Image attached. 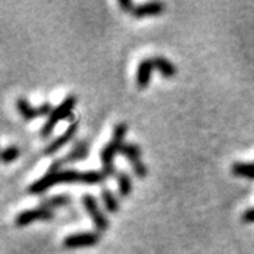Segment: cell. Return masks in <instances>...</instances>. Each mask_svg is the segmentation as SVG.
<instances>
[{"label":"cell","instance_id":"cell-5","mask_svg":"<svg viewBox=\"0 0 254 254\" xmlns=\"http://www.w3.org/2000/svg\"><path fill=\"white\" fill-rule=\"evenodd\" d=\"M16 108H17L18 113H20V116L24 119V120H33V119L40 118V116H46V115H51V112H53V106L46 102V103H43L41 106H38V108H33L30 103H28L27 99H24V98H18L17 102H16Z\"/></svg>","mask_w":254,"mask_h":254},{"label":"cell","instance_id":"cell-18","mask_svg":"<svg viewBox=\"0 0 254 254\" xmlns=\"http://www.w3.org/2000/svg\"><path fill=\"white\" fill-rule=\"evenodd\" d=\"M69 200L71 199L68 196H65V195H55V196H51L50 199L44 200L41 203V206H44V208L51 210L53 208H63V206L69 203Z\"/></svg>","mask_w":254,"mask_h":254},{"label":"cell","instance_id":"cell-2","mask_svg":"<svg viewBox=\"0 0 254 254\" xmlns=\"http://www.w3.org/2000/svg\"><path fill=\"white\" fill-rule=\"evenodd\" d=\"M82 173H78L75 170H63L57 173H47L44 177L34 181L28 187V192L33 195H40L47 190L53 188L54 185L61 184H81Z\"/></svg>","mask_w":254,"mask_h":254},{"label":"cell","instance_id":"cell-15","mask_svg":"<svg viewBox=\"0 0 254 254\" xmlns=\"http://www.w3.org/2000/svg\"><path fill=\"white\" fill-rule=\"evenodd\" d=\"M232 174L236 177L254 180V163H235L232 165Z\"/></svg>","mask_w":254,"mask_h":254},{"label":"cell","instance_id":"cell-3","mask_svg":"<svg viewBox=\"0 0 254 254\" xmlns=\"http://www.w3.org/2000/svg\"><path fill=\"white\" fill-rule=\"evenodd\" d=\"M75 105H76V98H75L73 95H68V96H66V98H65V99L51 112V115L48 116L46 125L41 128V136L48 137L53 133L55 125H57L58 122L71 118V113H72Z\"/></svg>","mask_w":254,"mask_h":254},{"label":"cell","instance_id":"cell-1","mask_svg":"<svg viewBox=\"0 0 254 254\" xmlns=\"http://www.w3.org/2000/svg\"><path fill=\"white\" fill-rule=\"evenodd\" d=\"M127 133L126 123H118L113 128V136L108 144L105 145L100 151V163H102V173L105 174V177H110L116 173L115 170V157L118 153H120L122 145L125 144V136Z\"/></svg>","mask_w":254,"mask_h":254},{"label":"cell","instance_id":"cell-14","mask_svg":"<svg viewBox=\"0 0 254 254\" xmlns=\"http://www.w3.org/2000/svg\"><path fill=\"white\" fill-rule=\"evenodd\" d=\"M116 180H118V188L119 192H120V195L125 196V198L128 196L130 192H131V188H133L130 175L127 173H125V171H118V173H116Z\"/></svg>","mask_w":254,"mask_h":254},{"label":"cell","instance_id":"cell-17","mask_svg":"<svg viewBox=\"0 0 254 254\" xmlns=\"http://www.w3.org/2000/svg\"><path fill=\"white\" fill-rule=\"evenodd\" d=\"M106 177L100 171H83L82 173V182L83 185H98L103 181Z\"/></svg>","mask_w":254,"mask_h":254},{"label":"cell","instance_id":"cell-6","mask_svg":"<svg viewBox=\"0 0 254 254\" xmlns=\"http://www.w3.org/2000/svg\"><path fill=\"white\" fill-rule=\"evenodd\" d=\"M53 218H54L53 210L44 208V206H40V208L28 209L24 212H20L14 219V223L18 227H23L36 222V220H51Z\"/></svg>","mask_w":254,"mask_h":254},{"label":"cell","instance_id":"cell-19","mask_svg":"<svg viewBox=\"0 0 254 254\" xmlns=\"http://www.w3.org/2000/svg\"><path fill=\"white\" fill-rule=\"evenodd\" d=\"M18 154H20V151H18V148L16 145H9V147H6V148L3 150V153H1V160H3V163L4 164L13 163V161L17 160Z\"/></svg>","mask_w":254,"mask_h":254},{"label":"cell","instance_id":"cell-21","mask_svg":"<svg viewBox=\"0 0 254 254\" xmlns=\"http://www.w3.org/2000/svg\"><path fill=\"white\" fill-rule=\"evenodd\" d=\"M119 7L123 10L125 13H133L134 10V3L131 0H119Z\"/></svg>","mask_w":254,"mask_h":254},{"label":"cell","instance_id":"cell-10","mask_svg":"<svg viewBox=\"0 0 254 254\" xmlns=\"http://www.w3.org/2000/svg\"><path fill=\"white\" fill-rule=\"evenodd\" d=\"M153 69H154V63H153V60L145 58L143 61H140L138 66H137L136 73V85L140 89H144V88H147V86L150 85Z\"/></svg>","mask_w":254,"mask_h":254},{"label":"cell","instance_id":"cell-8","mask_svg":"<svg viewBox=\"0 0 254 254\" xmlns=\"http://www.w3.org/2000/svg\"><path fill=\"white\" fill-rule=\"evenodd\" d=\"M76 130H78V123H76V122H73V123H71V125L68 126V128L64 131L61 136H58L55 140H53L50 144L47 145L46 150H44V154L51 155V154H54V153H57L60 148H63L64 145L66 144L68 141H71V140H72V137L75 136Z\"/></svg>","mask_w":254,"mask_h":254},{"label":"cell","instance_id":"cell-4","mask_svg":"<svg viewBox=\"0 0 254 254\" xmlns=\"http://www.w3.org/2000/svg\"><path fill=\"white\" fill-rule=\"evenodd\" d=\"M82 203H83V208L88 212V215L92 219V222L96 226V229L100 230V232H105L109 227V220L105 216V213L100 210L96 198L91 193H85L82 196Z\"/></svg>","mask_w":254,"mask_h":254},{"label":"cell","instance_id":"cell-22","mask_svg":"<svg viewBox=\"0 0 254 254\" xmlns=\"http://www.w3.org/2000/svg\"><path fill=\"white\" fill-rule=\"evenodd\" d=\"M243 220L247 223H254V208L246 210L243 213Z\"/></svg>","mask_w":254,"mask_h":254},{"label":"cell","instance_id":"cell-12","mask_svg":"<svg viewBox=\"0 0 254 254\" xmlns=\"http://www.w3.org/2000/svg\"><path fill=\"white\" fill-rule=\"evenodd\" d=\"M153 63H154V68L161 73L165 78H173L174 75L177 73V68L170 60L164 58V57H154L153 58Z\"/></svg>","mask_w":254,"mask_h":254},{"label":"cell","instance_id":"cell-9","mask_svg":"<svg viewBox=\"0 0 254 254\" xmlns=\"http://www.w3.org/2000/svg\"><path fill=\"white\" fill-rule=\"evenodd\" d=\"M164 10H165V4L163 1H148V3H143V4L136 6L131 14L137 18L153 17V16L163 14Z\"/></svg>","mask_w":254,"mask_h":254},{"label":"cell","instance_id":"cell-11","mask_svg":"<svg viewBox=\"0 0 254 254\" xmlns=\"http://www.w3.org/2000/svg\"><path fill=\"white\" fill-rule=\"evenodd\" d=\"M88 151H89V150H88V145H86V143H83V141H81V143H76L72 150H71L68 154L65 155V157L61 158V161H63V164L82 161V160H85V158H86Z\"/></svg>","mask_w":254,"mask_h":254},{"label":"cell","instance_id":"cell-7","mask_svg":"<svg viewBox=\"0 0 254 254\" xmlns=\"http://www.w3.org/2000/svg\"><path fill=\"white\" fill-rule=\"evenodd\" d=\"M99 235L95 232H82L73 233L64 239V246L68 249H79V247H91L99 243Z\"/></svg>","mask_w":254,"mask_h":254},{"label":"cell","instance_id":"cell-13","mask_svg":"<svg viewBox=\"0 0 254 254\" xmlns=\"http://www.w3.org/2000/svg\"><path fill=\"white\" fill-rule=\"evenodd\" d=\"M100 196H102V202L105 205V208L110 213H116L119 210V200L116 198V195L109 190V188H103L100 192Z\"/></svg>","mask_w":254,"mask_h":254},{"label":"cell","instance_id":"cell-20","mask_svg":"<svg viewBox=\"0 0 254 254\" xmlns=\"http://www.w3.org/2000/svg\"><path fill=\"white\" fill-rule=\"evenodd\" d=\"M130 165H131L133 171H134V174H136L138 178H144V177H147V174H148V170H147L145 164L141 161V158H138V160H134V161H131V163H130Z\"/></svg>","mask_w":254,"mask_h":254},{"label":"cell","instance_id":"cell-16","mask_svg":"<svg viewBox=\"0 0 254 254\" xmlns=\"http://www.w3.org/2000/svg\"><path fill=\"white\" fill-rule=\"evenodd\" d=\"M120 154L126 157L128 163H131L141 157V148H140V145L134 144V143H125L120 148Z\"/></svg>","mask_w":254,"mask_h":254}]
</instances>
